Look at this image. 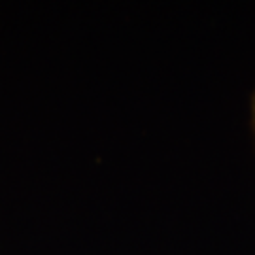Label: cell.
I'll return each instance as SVG.
<instances>
[{"label": "cell", "instance_id": "1", "mask_svg": "<svg viewBox=\"0 0 255 255\" xmlns=\"http://www.w3.org/2000/svg\"><path fill=\"white\" fill-rule=\"evenodd\" d=\"M250 112H252V127H254V134H255V91L252 95V106H250Z\"/></svg>", "mask_w": 255, "mask_h": 255}]
</instances>
